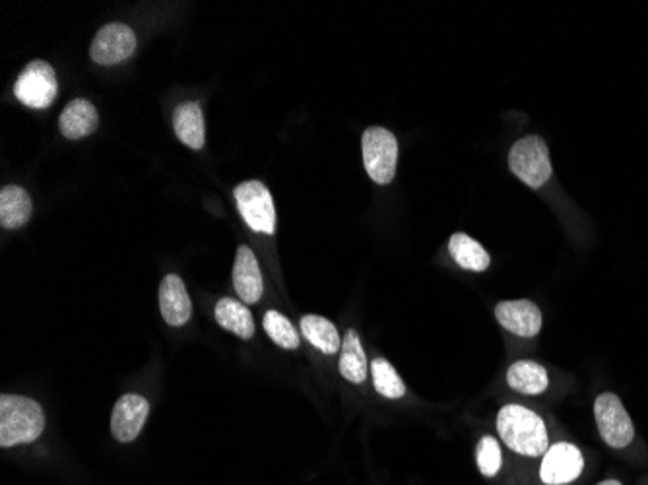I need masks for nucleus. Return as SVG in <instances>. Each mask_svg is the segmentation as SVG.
I'll return each instance as SVG.
<instances>
[{"label": "nucleus", "instance_id": "obj_1", "mask_svg": "<svg viewBox=\"0 0 648 485\" xmlns=\"http://www.w3.org/2000/svg\"><path fill=\"white\" fill-rule=\"evenodd\" d=\"M497 432H500L501 441L518 454L535 459L548 452L550 437H548L545 424L540 415L528 408L518 407V404L501 408L497 415Z\"/></svg>", "mask_w": 648, "mask_h": 485}, {"label": "nucleus", "instance_id": "obj_2", "mask_svg": "<svg viewBox=\"0 0 648 485\" xmlns=\"http://www.w3.org/2000/svg\"><path fill=\"white\" fill-rule=\"evenodd\" d=\"M44 408L36 400L16 395L0 398V447L9 449L16 445L37 441L44 433Z\"/></svg>", "mask_w": 648, "mask_h": 485}, {"label": "nucleus", "instance_id": "obj_3", "mask_svg": "<svg viewBox=\"0 0 648 485\" xmlns=\"http://www.w3.org/2000/svg\"><path fill=\"white\" fill-rule=\"evenodd\" d=\"M508 168L530 189L545 185L553 171L548 144L540 136H526L515 142L508 154Z\"/></svg>", "mask_w": 648, "mask_h": 485}, {"label": "nucleus", "instance_id": "obj_4", "mask_svg": "<svg viewBox=\"0 0 648 485\" xmlns=\"http://www.w3.org/2000/svg\"><path fill=\"white\" fill-rule=\"evenodd\" d=\"M361 150L368 175L377 185H388L395 179L398 161V141L395 134L383 126H371L363 133Z\"/></svg>", "mask_w": 648, "mask_h": 485}, {"label": "nucleus", "instance_id": "obj_5", "mask_svg": "<svg viewBox=\"0 0 648 485\" xmlns=\"http://www.w3.org/2000/svg\"><path fill=\"white\" fill-rule=\"evenodd\" d=\"M237 208L247 226L256 233L272 235L276 231V206L261 181H245L233 191Z\"/></svg>", "mask_w": 648, "mask_h": 485}, {"label": "nucleus", "instance_id": "obj_6", "mask_svg": "<svg viewBox=\"0 0 648 485\" xmlns=\"http://www.w3.org/2000/svg\"><path fill=\"white\" fill-rule=\"evenodd\" d=\"M57 94H59L57 74L53 66L45 61L29 62L14 84L16 99L32 109H47L53 106Z\"/></svg>", "mask_w": 648, "mask_h": 485}, {"label": "nucleus", "instance_id": "obj_7", "mask_svg": "<svg viewBox=\"0 0 648 485\" xmlns=\"http://www.w3.org/2000/svg\"><path fill=\"white\" fill-rule=\"evenodd\" d=\"M595 417L600 437L608 447L625 449L633 441L635 427L617 395L604 392L596 398Z\"/></svg>", "mask_w": 648, "mask_h": 485}, {"label": "nucleus", "instance_id": "obj_8", "mask_svg": "<svg viewBox=\"0 0 648 485\" xmlns=\"http://www.w3.org/2000/svg\"><path fill=\"white\" fill-rule=\"evenodd\" d=\"M136 45V34L127 24H107L97 32L96 39L89 47V57L97 64L111 66L131 59Z\"/></svg>", "mask_w": 648, "mask_h": 485}, {"label": "nucleus", "instance_id": "obj_9", "mask_svg": "<svg viewBox=\"0 0 648 485\" xmlns=\"http://www.w3.org/2000/svg\"><path fill=\"white\" fill-rule=\"evenodd\" d=\"M583 452L571 442H557L543 454L540 477L545 485L571 484L583 474Z\"/></svg>", "mask_w": 648, "mask_h": 485}, {"label": "nucleus", "instance_id": "obj_10", "mask_svg": "<svg viewBox=\"0 0 648 485\" xmlns=\"http://www.w3.org/2000/svg\"><path fill=\"white\" fill-rule=\"evenodd\" d=\"M149 414V404L141 395H124L117 400L111 415V432L117 441L131 442L141 435Z\"/></svg>", "mask_w": 648, "mask_h": 485}, {"label": "nucleus", "instance_id": "obj_11", "mask_svg": "<svg viewBox=\"0 0 648 485\" xmlns=\"http://www.w3.org/2000/svg\"><path fill=\"white\" fill-rule=\"evenodd\" d=\"M495 317L501 327L523 338H535L542 330V313L532 301H503L495 307Z\"/></svg>", "mask_w": 648, "mask_h": 485}, {"label": "nucleus", "instance_id": "obj_12", "mask_svg": "<svg viewBox=\"0 0 648 485\" xmlns=\"http://www.w3.org/2000/svg\"><path fill=\"white\" fill-rule=\"evenodd\" d=\"M159 311L169 327H183L193 315V303L177 274H167L159 286Z\"/></svg>", "mask_w": 648, "mask_h": 485}, {"label": "nucleus", "instance_id": "obj_13", "mask_svg": "<svg viewBox=\"0 0 648 485\" xmlns=\"http://www.w3.org/2000/svg\"><path fill=\"white\" fill-rule=\"evenodd\" d=\"M233 286H236L237 295L245 303H256L263 298V272L256 256L247 245L237 248Z\"/></svg>", "mask_w": 648, "mask_h": 485}, {"label": "nucleus", "instance_id": "obj_14", "mask_svg": "<svg viewBox=\"0 0 648 485\" xmlns=\"http://www.w3.org/2000/svg\"><path fill=\"white\" fill-rule=\"evenodd\" d=\"M99 117L88 99H72L59 117V131L69 141H80L97 129Z\"/></svg>", "mask_w": 648, "mask_h": 485}, {"label": "nucleus", "instance_id": "obj_15", "mask_svg": "<svg viewBox=\"0 0 648 485\" xmlns=\"http://www.w3.org/2000/svg\"><path fill=\"white\" fill-rule=\"evenodd\" d=\"M32 218V198L22 186L9 185L0 191V226L19 230Z\"/></svg>", "mask_w": 648, "mask_h": 485}, {"label": "nucleus", "instance_id": "obj_16", "mask_svg": "<svg viewBox=\"0 0 648 485\" xmlns=\"http://www.w3.org/2000/svg\"><path fill=\"white\" fill-rule=\"evenodd\" d=\"M173 129H176L177 138L183 142L184 146L201 150L206 141V131H204V116L202 107L196 101H187L177 107L173 116Z\"/></svg>", "mask_w": 648, "mask_h": 485}, {"label": "nucleus", "instance_id": "obj_17", "mask_svg": "<svg viewBox=\"0 0 648 485\" xmlns=\"http://www.w3.org/2000/svg\"><path fill=\"white\" fill-rule=\"evenodd\" d=\"M507 383L513 390L535 397V395H542L550 385V379H548V371L540 363L520 360L508 367Z\"/></svg>", "mask_w": 648, "mask_h": 485}, {"label": "nucleus", "instance_id": "obj_18", "mask_svg": "<svg viewBox=\"0 0 648 485\" xmlns=\"http://www.w3.org/2000/svg\"><path fill=\"white\" fill-rule=\"evenodd\" d=\"M216 320L219 327L226 328L229 332L243 338V340H251L254 336V320L251 311L247 310L245 303L241 301L219 300L216 310H214Z\"/></svg>", "mask_w": 648, "mask_h": 485}, {"label": "nucleus", "instance_id": "obj_19", "mask_svg": "<svg viewBox=\"0 0 648 485\" xmlns=\"http://www.w3.org/2000/svg\"><path fill=\"white\" fill-rule=\"evenodd\" d=\"M448 253L455 258L456 265L463 266L470 272H483L490 266L491 258L488 251L466 233H455L448 241Z\"/></svg>", "mask_w": 648, "mask_h": 485}, {"label": "nucleus", "instance_id": "obj_20", "mask_svg": "<svg viewBox=\"0 0 648 485\" xmlns=\"http://www.w3.org/2000/svg\"><path fill=\"white\" fill-rule=\"evenodd\" d=\"M340 350V373L344 379L350 380L353 385H361L368 377V357L356 330H348Z\"/></svg>", "mask_w": 648, "mask_h": 485}, {"label": "nucleus", "instance_id": "obj_21", "mask_svg": "<svg viewBox=\"0 0 648 485\" xmlns=\"http://www.w3.org/2000/svg\"><path fill=\"white\" fill-rule=\"evenodd\" d=\"M301 332L316 350L333 355L340 350V335L328 318L305 315L301 318Z\"/></svg>", "mask_w": 648, "mask_h": 485}, {"label": "nucleus", "instance_id": "obj_22", "mask_svg": "<svg viewBox=\"0 0 648 485\" xmlns=\"http://www.w3.org/2000/svg\"><path fill=\"white\" fill-rule=\"evenodd\" d=\"M371 375H373V385L377 388L379 395L391 398V400L403 398L406 395V387H404L400 375L386 360H375L371 363Z\"/></svg>", "mask_w": 648, "mask_h": 485}, {"label": "nucleus", "instance_id": "obj_23", "mask_svg": "<svg viewBox=\"0 0 648 485\" xmlns=\"http://www.w3.org/2000/svg\"><path fill=\"white\" fill-rule=\"evenodd\" d=\"M264 330H266V335L271 336L272 342H276L284 350H298V330L278 311H268L264 315Z\"/></svg>", "mask_w": 648, "mask_h": 485}, {"label": "nucleus", "instance_id": "obj_24", "mask_svg": "<svg viewBox=\"0 0 648 485\" xmlns=\"http://www.w3.org/2000/svg\"><path fill=\"white\" fill-rule=\"evenodd\" d=\"M476 462H478V468L483 476H497L501 466H503L500 442L490 435L482 437V441L478 442V449H476Z\"/></svg>", "mask_w": 648, "mask_h": 485}, {"label": "nucleus", "instance_id": "obj_25", "mask_svg": "<svg viewBox=\"0 0 648 485\" xmlns=\"http://www.w3.org/2000/svg\"><path fill=\"white\" fill-rule=\"evenodd\" d=\"M598 485H622V484H620V482H617V480H605V482H602V484H598Z\"/></svg>", "mask_w": 648, "mask_h": 485}]
</instances>
